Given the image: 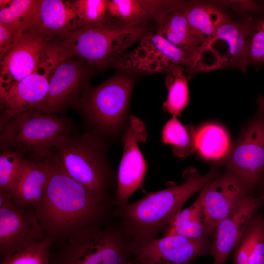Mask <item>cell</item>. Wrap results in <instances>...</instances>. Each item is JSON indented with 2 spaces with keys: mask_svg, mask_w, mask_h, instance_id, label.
Segmentation results:
<instances>
[{
  "mask_svg": "<svg viewBox=\"0 0 264 264\" xmlns=\"http://www.w3.org/2000/svg\"><path fill=\"white\" fill-rule=\"evenodd\" d=\"M133 86L130 77L118 74L95 87L87 88L73 107L82 115L87 131L107 142L121 139L130 117Z\"/></svg>",
  "mask_w": 264,
  "mask_h": 264,
  "instance_id": "277c9868",
  "label": "cell"
},
{
  "mask_svg": "<svg viewBox=\"0 0 264 264\" xmlns=\"http://www.w3.org/2000/svg\"><path fill=\"white\" fill-rule=\"evenodd\" d=\"M256 187H259L261 192V194L259 196L264 198V172L261 177Z\"/></svg>",
  "mask_w": 264,
  "mask_h": 264,
  "instance_id": "d590c367",
  "label": "cell"
},
{
  "mask_svg": "<svg viewBox=\"0 0 264 264\" xmlns=\"http://www.w3.org/2000/svg\"><path fill=\"white\" fill-rule=\"evenodd\" d=\"M244 183L226 171L209 181L200 191V198L209 235L221 220L232 213L249 195Z\"/></svg>",
  "mask_w": 264,
  "mask_h": 264,
  "instance_id": "e0dca14e",
  "label": "cell"
},
{
  "mask_svg": "<svg viewBox=\"0 0 264 264\" xmlns=\"http://www.w3.org/2000/svg\"><path fill=\"white\" fill-rule=\"evenodd\" d=\"M58 37L43 34L34 27L25 31L17 44L0 60V91L33 72L51 54Z\"/></svg>",
  "mask_w": 264,
  "mask_h": 264,
  "instance_id": "30bf717a",
  "label": "cell"
},
{
  "mask_svg": "<svg viewBox=\"0 0 264 264\" xmlns=\"http://www.w3.org/2000/svg\"><path fill=\"white\" fill-rule=\"evenodd\" d=\"M33 27L55 38L60 37L76 29L72 1L41 0L37 21Z\"/></svg>",
  "mask_w": 264,
  "mask_h": 264,
  "instance_id": "7402d4cb",
  "label": "cell"
},
{
  "mask_svg": "<svg viewBox=\"0 0 264 264\" xmlns=\"http://www.w3.org/2000/svg\"><path fill=\"white\" fill-rule=\"evenodd\" d=\"M84 62L68 53L58 62L51 75L46 96L35 111L46 114L64 112L74 107L88 88Z\"/></svg>",
  "mask_w": 264,
  "mask_h": 264,
  "instance_id": "8fae6325",
  "label": "cell"
},
{
  "mask_svg": "<svg viewBox=\"0 0 264 264\" xmlns=\"http://www.w3.org/2000/svg\"><path fill=\"white\" fill-rule=\"evenodd\" d=\"M51 240H44L3 259L0 264H49Z\"/></svg>",
  "mask_w": 264,
  "mask_h": 264,
  "instance_id": "4dcf8cb0",
  "label": "cell"
},
{
  "mask_svg": "<svg viewBox=\"0 0 264 264\" xmlns=\"http://www.w3.org/2000/svg\"><path fill=\"white\" fill-rule=\"evenodd\" d=\"M123 264H134L133 262L128 261V260L124 262Z\"/></svg>",
  "mask_w": 264,
  "mask_h": 264,
  "instance_id": "74e56055",
  "label": "cell"
},
{
  "mask_svg": "<svg viewBox=\"0 0 264 264\" xmlns=\"http://www.w3.org/2000/svg\"><path fill=\"white\" fill-rule=\"evenodd\" d=\"M148 137L145 125L139 118L130 116L122 135L123 151L117 176L116 202L122 207L143 183L147 171V163L139 149V143Z\"/></svg>",
  "mask_w": 264,
  "mask_h": 264,
  "instance_id": "4fadbf2b",
  "label": "cell"
},
{
  "mask_svg": "<svg viewBox=\"0 0 264 264\" xmlns=\"http://www.w3.org/2000/svg\"><path fill=\"white\" fill-rule=\"evenodd\" d=\"M144 23L113 19L103 20L59 37L68 54L97 66L112 65L146 33Z\"/></svg>",
  "mask_w": 264,
  "mask_h": 264,
  "instance_id": "3957f363",
  "label": "cell"
},
{
  "mask_svg": "<svg viewBox=\"0 0 264 264\" xmlns=\"http://www.w3.org/2000/svg\"><path fill=\"white\" fill-rule=\"evenodd\" d=\"M13 198L0 205V253L3 259L46 238L35 211Z\"/></svg>",
  "mask_w": 264,
  "mask_h": 264,
  "instance_id": "9a60e30c",
  "label": "cell"
},
{
  "mask_svg": "<svg viewBox=\"0 0 264 264\" xmlns=\"http://www.w3.org/2000/svg\"><path fill=\"white\" fill-rule=\"evenodd\" d=\"M249 246L250 238L247 229L242 240L235 249L233 264H251Z\"/></svg>",
  "mask_w": 264,
  "mask_h": 264,
  "instance_id": "e575fe53",
  "label": "cell"
},
{
  "mask_svg": "<svg viewBox=\"0 0 264 264\" xmlns=\"http://www.w3.org/2000/svg\"><path fill=\"white\" fill-rule=\"evenodd\" d=\"M132 51L124 53L111 65L123 69L154 73L167 72L185 65L188 55L161 36L146 33Z\"/></svg>",
  "mask_w": 264,
  "mask_h": 264,
  "instance_id": "5bb4252c",
  "label": "cell"
},
{
  "mask_svg": "<svg viewBox=\"0 0 264 264\" xmlns=\"http://www.w3.org/2000/svg\"><path fill=\"white\" fill-rule=\"evenodd\" d=\"M208 238L192 239L176 235L134 240L129 246L135 262L190 264L210 249Z\"/></svg>",
  "mask_w": 264,
  "mask_h": 264,
  "instance_id": "2e32d148",
  "label": "cell"
},
{
  "mask_svg": "<svg viewBox=\"0 0 264 264\" xmlns=\"http://www.w3.org/2000/svg\"><path fill=\"white\" fill-rule=\"evenodd\" d=\"M60 44L32 73L0 92L2 109L0 122L10 117L35 108L44 99L52 72L64 56Z\"/></svg>",
  "mask_w": 264,
  "mask_h": 264,
  "instance_id": "7c38bea8",
  "label": "cell"
},
{
  "mask_svg": "<svg viewBox=\"0 0 264 264\" xmlns=\"http://www.w3.org/2000/svg\"><path fill=\"white\" fill-rule=\"evenodd\" d=\"M184 2L164 0H108L107 15L122 21L138 22L154 19Z\"/></svg>",
  "mask_w": 264,
  "mask_h": 264,
  "instance_id": "44dd1931",
  "label": "cell"
},
{
  "mask_svg": "<svg viewBox=\"0 0 264 264\" xmlns=\"http://www.w3.org/2000/svg\"><path fill=\"white\" fill-rule=\"evenodd\" d=\"M185 2L164 13L156 21L155 33L179 48L189 57L198 48L195 40L183 6Z\"/></svg>",
  "mask_w": 264,
  "mask_h": 264,
  "instance_id": "cb8c5ba5",
  "label": "cell"
},
{
  "mask_svg": "<svg viewBox=\"0 0 264 264\" xmlns=\"http://www.w3.org/2000/svg\"><path fill=\"white\" fill-rule=\"evenodd\" d=\"M218 168L214 165L201 175L196 168L189 167L183 173V183L122 206L121 216L134 236V240L154 239L161 230L168 229L185 202L220 174Z\"/></svg>",
  "mask_w": 264,
  "mask_h": 264,
  "instance_id": "7a4b0ae2",
  "label": "cell"
},
{
  "mask_svg": "<svg viewBox=\"0 0 264 264\" xmlns=\"http://www.w3.org/2000/svg\"><path fill=\"white\" fill-rule=\"evenodd\" d=\"M72 1L77 28L96 23L107 15L108 0H76Z\"/></svg>",
  "mask_w": 264,
  "mask_h": 264,
  "instance_id": "f546056e",
  "label": "cell"
},
{
  "mask_svg": "<svg viewBox=\"0 0 264 264\" xmlns=\"http://www.w3.org/2000/svg\"><path fill=\"white\" fill-rule=\"evenodd\" d=\"M127 260L118 234L89 227L68 238L59 264H123Z\"/></svg>",
  "mask_w": 264,
  "mask_h": 264,
  "instance_id": "9c48e42d",
  "label": "cell"
},
{
  "mask_svg": "<svg viewBox=\"0 0 264 264\" xmlns=\"http://www.w3.org/2000/svg\"><path fill=\"white\" fill-rule=\"evenodd\" d=\"M107 150V142L101 138L73 130L52 148L50 155L65 174L105 196L113 173Z\"/></svg>",
  "mask_w": 264,
  "mask_h": 264,
  "instance_id": "5b68a950",
  "label": "cell"
},
{
  "mask_svg": "<svg viewBox=\"0 0 264 264\" xmlns=\"http://www.w3.org/2000/svg\"><path fill=\"white\" fill-rule=\"evenodd\" d=\"M183 9L198 48L208 42L220 25L229 19L218 5L208 2H185Z\"/></svg>",
  "mask_w": 264,
  "mask_h": 264,
  "instance_id": "ffe728a7",
  "label": "cell"
},
{
  "mask_svg": "<svg viewBox=\"0 0 264 264\" xmlns=\"http://www.w3.org/2000/svg\"><path fill=\"white\" fill-rule=\"evenodd\" d=\"M161 141L173 146V153L177 157H185L196 150V129L191 125H183L176 116L163 126Z\"/></svg>",
  "mask_w": 264,
  "mask_h": 264,
  "instance_id": "484cf974",
  "label": "cell"
},
{
  "mask_svg": "<svg viewBox=\"0 0 264 264\" xmlns=\"http://www.w3.org/2000/svg\"><path fill=\"white\" fill-rule=\"evenodd\" d=\"M170 235L192 239L208 237L205 216L199 196L191 205L181 209L176 215L165 234Z\"/></svg>",
  "mask_w": 264,
  "mask_h": 264,
  "instance_id": "d4e9b609",
  "label": "cell"
},
{
  "mask_svg": "<svg viewBox=\"0 0 264 264\" xmlns=\"http://www.w3.org/2000/svg\"><path fill=\"white\" fill-rule=\"evenodd\" d=\"M255 114L241 128L221 166L240 179L251 194L264 172V97L256 100Z\"/></svg>",
  "mask_w": 264,
  "mask_h": 264,
  "instance_id": "ba28073f",
  "label": "cell"
},
{
  "mask_svg": "<svg viewBox=\"0 0 264 264\" xmlns=\"http://www.w3.org/2000/svg\"><path fill=\"white\" fill-rule=\"evenodd\" d=\"M134 264H160V263H148V262H143V263H138V262H133Z\"/></svg>",
  "mask_w": 264,
  "mask_h": 264,
  "instance_id": "8d00e7d4",
  "label": "cell"
},
{
  "mask_svg": "<svg viewBox=\"0 0 264 264\" xmlns=\"http://www.w3.org/2000/svg\"><path fill=\"white\" fill-rule=\"evenodd\" d=\"M166 73L165 85L168 94L162 108L164 111L177 117L188 104L189 78L185 75L184 69L181 65L176 66Z\"/></svg>",
  "mask_w": 264,
  "mask_h": 264,
  "instance_id": "4316f807",
  "label": "cell"
},
{
  "mask_svg": "<svg viewBox=\"0 0 264 264\" xmlns=\"http://www.w3.org/2000/svg\"><path fill=\"white\" fill-rule=\"evenodd\" d=\"M41 0H12L0 9V23L25 31L36 23Z\"/></svg>",
  "mask_w": 264,
  "mask_h": 264,
  "instance_id": "83f0119b",
  "label": "cell"
},
{
  "mask_svg": "<svg viewBox=\"0 0 264 264\" xmlns=\"http://www.w3.org/2000/svg\"><path fill=\"white\" fill-rule=\"evenodd\" d=\"M246 40L249 65L264 63V19L246 20Z\"/></svg>",
  "mask_w": 264,
  "mask_h": 264,
  "instance_id": "1f68e13d",
  "label": "cell"
},
{
  "mask_svg": "<svg viewBox=\"0 0 264 264\" xmlns=\"http://www.w3.org/2000/svg\"><path fill=\"white\" fill-rule=\"evenodd\" d=\"M246 20L229 19L213 37L190 56L185 66L190 73L235 67L245 72L247 58Z\"/></svg>",
  "mask_w": 264,
  "mask_h": 264,
  "instance_id": "52a82bcc",
  "label": "cell"
},
{
  "mask_svg": "<svg viewBox=\"0 0 264 264\" xmlns=\"http://www.w3.org/2000/svg\"><path fill=\"white\" fill-rule=\"evenodd\" d=\"M0 123V148L16 150L25 156L49 152L73 131L70 119L32 110L14 115Z\"/></svg>",
  "mask_w": 264,
  "mask_h": 264,
  "instance_id": "8992f818",
  "label": "cell"
},
{
  "mask_svg": "<svg viewBox=\"0 0 264 264\" xmlns=\"http://www.w3.org/2000/svg\"><path fill=\"white\" fill-rule=\"evenodd\" d=\"M232 143L228 132L220 124L208 122L196 129V152L203 160L215 166H221Z\"/></svg>",
  "mask_w": 264,
  "mask_h": 264,
  "instance_id": "603a6c76",
  "label": "cell"
},
{
  "mask_svg": "<svg viewBox=\"0 0 264 264\" xmlns=\"http://www.w3.org/2000/svg\"><path fill=\"white\" fill-rule=\"evenodd\" d=\"M24 32L16 26L0 23V60L15 47Z\"/></svg>",
  "mask_w": 264,
  "mask_h": 264,
  "instance_id": "836d02e7",
  "label": "cell"
},
{
  "mask_svg": "<svg viewBox=\"0 0 264 264\" xmlns=\"http://www.w3.org/2000/svg\"><path fill=\"white\" fill-rule=\"evenodd\" d=\"M264 203V198L250 195L230 215L216 226L212 234L210 253L212 264H223L245 235L256 213Z\"/></svg>",
  "mask_w": 264,
  "mask_h": 264,
  "instance_id": "ac0fdd59",
  "label": "cell"
},
{
  "mask_svg": "<svg viewBox=\"0 0 264 264\" xmlns=\"http://www.w3.org/2000/svg\"><path fill=\"white\" fill-rule=\"evenodd\" d=\"M48 153L25 157L12 191V198L18 204L34 207L44 197L49 177Z\"/></svg>",
  "mask_w": 264,
  "mask_h": 264,
  "instance_id": "d6986e66",
  "label": "cell"
},
{
  "mask_svg": "<svg viewBox=\"0 0 264 264\" xmlns=\"http://www.w3.org/2000/svg\"><path fill=\"white\" fill-rule=\"evenodd\" d=\"M248 232L251 264H264V218L255 215Z\"/></svg>",
  "mask_w": 264,
  "mask_h": 264,
  "instance_id": "d6a6232c",
  "label": "cell"
},
{
  "mask_svg": "<svg viewBox=\"0 0 264 264\" xmlns=\"http://www.w3.org/2000/svg\"><path fill=\"white\" fill-rule=\"evenodd\" d=\"M49 177L45 193L34 207L47 236L68 237L90 226L100 216L105 196L63 172L47 154Z\"/></svg>",
  "mask_w": 264,
  "mask_h": 264,
  "instance_id": "6da1fadb",
  "label": "cell"
},
{
  "mask_svg": "<svg viewBox=\"0 0 264 264\" xmlns=\"http://www.w3.org/2000/svg\"><path fill=\"white\" fill-rule=\"evenodd\" d=\"M25 158L21 153L7 148H0V192L12 191L17 176Z\"/></svg>",
  "mask_w": 264,
  "mask_h": 264,
  "instance_id": "f1b7e54d",
  "label": "cell"
}]
</instances>
